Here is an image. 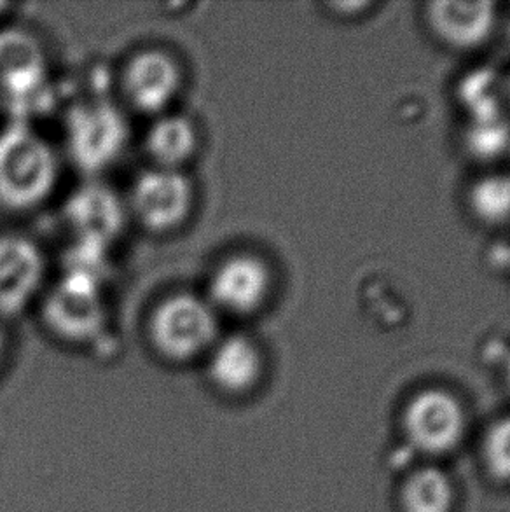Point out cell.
Masks as SVG:
<instances>
[{
    "label": "cell",
    "instance_id": "cell-1",
    "mask_svg": "<svg viewBox=\"0 0 510 512\" xmlns=\"http://www.w3.org/2000/svg\"><path fill=\"white\" fill-rule=\"evenodd\" d=\"M60 180V158L48 139L21 119L0 128V207L30 212Z\"/></svg>",
    "mask_w": 510,
    "mask_h": 512
},
{
    "label": "cell",
    "instance_id": "cell-2",
    "mask_svg": "<svg viewBox=\"0 0 510 512\" xmlns=\"http://www.w3.org/2000/svg\"><path fill=\"white\" fill-rule=\"evenodd\" d=\"M147 338L159 359L186 366L205 359L221 338L219 313L205 296L175 292L154 306L147 322Z\"/></svg>",
    "mask_w": 510,
    "mask_h": 512
},
{
    "label": "cell",
    "instance_id": "cell-3",
    "mask_svg": "<svg viewBox=\"0 0 510 512\" xmlns=\"http://www.w3.org/2000/svg\"><path fill=\"white\" fill-rule=\"evenodd\" d=\"M63 140L70 163L79 172L98 175L125 153L130 125L119 105L107 98H91L67 111Z\"/></svg>",
    "mask_w": 510,
    "mask_h": 512
},
{
    "label": "cell",
    "instance_id": "cell-4",
    "mask_svg": "<svg viewBox=\"0 0 510 512\" xmlns=\"http://www.w3.org/2000/svg\"><path fill=\"white\" fill-rule=\"evenodd\" d=\"M109 319L104 294L84 271L63 277L42 303V320L51 334L70 345H86L104 333Z\"/></svg>",
    "mask_w": 510,
    "mask_h": 512
},
{
    "label": "cell",
    "instance_id": "cell-5",
    "mask_svg": "<svg viewBox=\"0 0 510 512\" xmlns=\"http://www.w3.org/2000/svg\"><path fill=\"white\" fill-rule=\"evenodd\" d=\"M128 208L145 231L172 233L193 214V182L184 170L151 167L133 180Z\"/></svg>",
    "mask_w": 510,
    "mask_h": 512
},
{
    "label": "cell",
    "instance_id": "cell-6",
    "mask_svg": "<svg viewBox=\"0 0 510 512\" xmlns=\"http://www.w3.org/2000/svg\"><path fill=\"white\" fill-rule=\"evenodd\" d=\"M465 411L455 395L430 388L414 395L404 411L407 443L428 457L456 450L465 436Z\"/></svg>",
    "mask_w": 510,
    "mask_h": 512
},
{
    "label": "cell",
    "instance_id": "cell-7",
    "mask_svg": "<svg viewBox=\"0 0 510 512\" xmlns=\"http://www.w3.org/2000/svg\"><path fill=\"white\" fill-rule=\"evenodd\" d=\"M184 84L179 60L165 49L138 51L126 62L121 90L126 104L140 114L163 116L177 100Z\"/></svg>",
    "mask_w": 510,
    "mask_h": 512
},
{
    "label": "cell",
    "instance_id": "cell-8",
    "mask_svg": "<svg viewBox=\"0 0 510 512\" xmlns=\"http://www.w3.org/2000/svg\"><path fill=\"white\" fill-rule=\"evenodd\" d=\"M271 287L273 275L261 257L235 254L212 271L205 298L217 313L247 317L266 305Z\"/></svg>",
    "mask_w": 510,
    "mask_h": 512
},
{
    "label": "cell",
    "instance_id": "cell-9",
    "mask_svg": "<svg viewBox=\"0 0 510 512\" xmlns=\"http://www.w3.org/2000/svg\"><path fill=\"white\" fill-rule=\"evenodd\" d=\"M48 263L41 247L25 235H0V319H14L42 291Z\"/></svg>",
    "mask_w": 510,
    "mask_h": 512
},
{
    "label": "cell",
    "instance_id": "cell-10",
    "mask_svg": "<svg viewBox=\"0 0 510 512\" xmlns=\"http://www.w3.org/2000/svg\"><path fill=\"white\" fill-rule=\"evenodd\" d=\"M205 376L217 394L243 399L254 394L264 378V355L250 336H221L205 357Z\"/></svg>",
    "mask_w": 510,
    "mask_h": 512
},
{
    "label": "cell",
    "instance_id": "cell-11",
    "mask_svg": "<svg viewBox=\"0 0 510 512\" xmlns=\"http://www.w3.org/2000/svg\"><path fill=\"white\" fill-rule=\"evenodd\" d=\"M49 81L41 42L20 28L0 30V91L9 100L37 97Z\"/></svg>",
    "mask_w": 510,
    "mask_h": 512
},
{
    "label": "cell",
    "instance_id": "cell-12",
    "mask_svg": "<svg viewBox=\"0 0 510 512\" xmlns=\"http://www.w3.org/2000/svg\"><path fill=\"white\" fill-rule=\"evenodd\" d=\"M427 20L434 34L451 48L474 49L497 25V6L493 2L439 0L428 6Z\"/></svg>",
    "mask_w": 510,
    "mask_h": 512
},
{
    "label": "cell",
    "instance_id": "cell-13",
    "mask_svg": "<svg viewBox=\"0 0 510 512\" xmlns=\"http://www.w3.org/2000/svg\"><path fill=\"white\" fill-rule=\"evenodd\" d=\"M67 221L81 240L102 245L114 240L123 229L125 205L109 187L88 184L72 194Z\"/></svg>",
    "mask_w": 510,
    "mask_h": 512
},
{
    "label": "cell",
    "instance_id": "cell-14",
    "mask_svg": "<svg viewBox=\"0 0 510 512\" xmlns=\"http://www.w3.org/2000/svg\"><path fill=\"white\" fill-rule=\"evenodd\" d=\"M200 147L198 128L182 114H163L145 132V154L152 167L184 170Z\"/></svg>",
    "mask_w": 510,
    "mask_h": 512
},
{
    "label": "cell",
    "instance_id": "cell-15",
    "mask_svg": "<svg viewBox=\"0 0 510 512\" xmlns=\"http://www.w3.org/2000/svg\"><path fill=\"white\" fill-rule=\"evenodd\" d=\"M455 499L453 481L437 467L414 471L400 488V507L404 512H453Z\"/></svg>",
    "mask_w": 510,
    "mask_h": 512
},
{
    "label": "cell",
    "instance_id": "cell-16",
    "mask_svg": "<svg viewBox=\"0 0 510 512\" xmlns=\"http://www.w3.org/2000/svg\"><path fill=\"white\" fill-rule=\"evenodd\" d=\"M470 208L479 221L504 224L510 219V175L495 173L477 180L470 191Z\"/></svg>",
    "mask_w": 510,
    "mask_h": 512
},
{
    "label": "cell",
    "instance_id": "cell-17",
    "mask_svg": "<svg viewBox=\"0 0 510 512\" xmlns=\"http://www.w3.org/2000/svg\"><path fill=\"white\" fill-rule=\"evenodd\" d=\"M510 140V128L495 109L477 112L476 123L470 128L469 142L477 156H497Z\"/></svg>",
    "mask_w": 510,
    "mask_h": 512
},
{
    "label": "cell",
    "instance_id": "cell-18",
    "mask_svg": "<svg viewBox=\"0 0 510 512\" xmlns=\"http://www.w3.org/2000/svg\"><path fill=\"white\" fill-rule=\"evenodd\" d=\"M483 458L491 478L510 483V416L491 425L484 437Z\"/></svg>",
    "mask_w": 510,
    "mask_h": 512
},
{
    "label": "cell",
    "instance_id": "cell-19",
    "mask_svg": "<svg viewBox=\"0 0 510 512\" xmlns=\"http://www.w3.org/2000/svg\"><path fill=\"white\" fill-rule=\"evenodd\" d=\"M7 352V336L6 331L0 327V364H2V360L6 357Z\"/></svg>",
    "mask_w": 510,
    "mask_h": 512
},
{
    "label": "cell",
    "instance_id": "cell-20",
    "mask_svg": "<svg viewBox=\"0 0 510 512\" xmlns=\"http://www.w3.org/2000/svg\"><path fill=\"white\" fill-rule=\"evenodd\" d=\"M7 9H11V4H6V2H0V16L4 14V11H7Z\"/></svg>",
    "mask_w": 510,
    "mask_h": 512
},
{
    "label": "cell",
    "instance_id": "cell-21",
    "mask_svg": "<svg viewBox=\"0 0 510 512\" xmlns=\"http://www.w3.org/2000/svg\"><path fill=\"white\" fill-rule=\"evenodd\" d=\"M507 383H509L510 387V359L509 362H507Z\"/></svg>",
    "mask_w": 510,
    "mask_h": 512
},
{
    "label": "cell",
    "instance_id": "cell-22",
    "mask_svg": "<svg viewBox=\"0 0 510 512\" xmlns=\"http://www.w3.org/2000/svg\"><path fill=\"white\" fill-rule=\"evenodd\" d=\"M509 30H510V21H509Z\"/></svg>",
    "mask_w": 510,
    "mask_h": 512
}]
</instances>
